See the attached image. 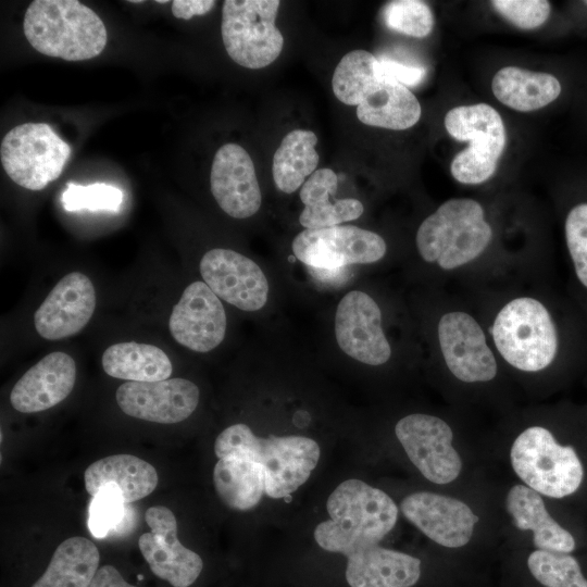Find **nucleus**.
Masks as SVG:
<instances>
[{
	"instance_id": "nucleus-17",
	"label": "nucleus",
	"mask_w": 587,
	"mask_h": 587,
	"mask_svg": "<svg viewBox=\"0 0 587 587\" xmlns=\"http://www.w3.org/2000/svg\"><path fill=\"white\" fill-rule=\"evenodd\" d=\"M226 325L221 299L200 280L184 289L168 317V330L175 341L201 353L213 350L223 341Z\"/></svg>"
},
{
	"instance_id": "nucleus-29",
	"label": "nucleus",
	"mask_w": 587,
	"mask_h": 587,
	"mask_svg": "<svg viewBox=\"0 0 587 587\" xmlns=\"http://www.w3.org/2000/svg\"><path fill=\"white\" fill-rule=\"evenodd\" d=\"M100 553L85 537L61 542L43 572L32 587H89L99 570Z\"/></svg>"
},
{
	"instance_id": "nucleus-5",
	"label": "nucleus",
	"mask_w": 587,
	"mask_h": 587,
	"mask_svg": "<svg viewBox=\"0 0 587 587\" xmlns=\"http://www.w3.org/2000/svg\"><path fill=\"white\" fill-rule=\"evenodd\" d=\"M492 339L500 355L523 372L548 367L559 349L550 312L530 297L515 298L503 305L492 325Z\"/></svg>"
},
{
	"instance_id": "nucleus-6",
	"label": "nucleus",
	"mask_w": 587,
	"mask_h": 587,
	"mask_svg": "<svg viewBox=\"0 0 587 587\" xmlns=\"http://www.w3.org/2000/svg\"><path fill=\"white\" fill-rule=\"evenodd\" d=\"M510 457L516 475L539 495L558 499L570 496L584 478L575 449L560 445L542 426L523 430L514 440Z\"/></svg>"
},
{
	"instance_id": "nucleus-9",
	"label": "nucleus",
	"mask_w": 587,
	"mask_h": 587,
	"mask_svg": "<svg viewBox=\"0 0 587 587\" xmlns=\"http://www.w3.org/2000/svg\"><path fill=\"white\" fill-rule=\"evenodd\" d=\"M71 147L45 123H25L8 132L0 147L7 175L18 186L41 190L62 173Z\"/></svg>"
},
{
	"instance_id": "nucleus-15",
	"label": "nucleus",
	"mask_w": 587,
	"mask_h": 587,
	"mask_svg": "<svg viewBox=\"0 0 587 587\" xmlns=\"http://www.w3.org/2000/svg\"><path fill=\"white\" fill-rule=\"evenodd\" d=\"M199 270L203 282L222 300L242 311L264 307L268 283L251 259L230 249L214 248L202 257Z\"/></svg>"
},
{
	"instance_id": "nucleus-14",
	"label": "nucleus",
	"mask_w": 587,
	"mask_h": 587,
	"mask_svg": "<svg viewBox=\"0 0 587 587\" xmlns=\"http://www.w3.org/2000/svg\"><path fill=\"white\" fill-rule=\"evenodd\" d=\"M438 340L445 363L458 379L478 383L496 376L495 355L480 325L469 313L444 314L438 323Z\"/></svg>"
},
{
	"instance_id": "nucleus-33",
	"label": "nucleus",
	"mask_w": 587,
	"mask_h": 587,
	"mask_svg": "<svg viewBox=\"0 0 587 587\" xmlns=\"http://www.w3.org/2000/svg\"><path fill=\"white\" fill-rule=\"evenodd\" d=\"M527 565L545 587H587L579 563L569 553L537 549L528 555Z\"/></svg>"
},
{
	"instance_id": "nucleus-12",
	"label": "nucleus",
	"mask_w": 587,
	"mask_h": 587,
	"mask_svg": "<svg viewBox=\"0 0 587 587\" xmlns=\"http://www.w3.org/2000/svg\"><path fill=\"white\" fill-rule=\"evenodd\" d=\"M145 521L150 532L138 540L151 572L173 587H189L203 569L201 557L180 544L174 513L163 505L147 509Z\"/></svg>"
},
{
	"instance_id": "nucleus-30",
	"label": "nucleus",
	"mask_w": 587,
	"mask_h": 587,
	"mask_svg": "<svg viewBox=\"0 0 587 587\" xmlns=\"http://www.w3.org/2000/svg\"><path fill=\"white\" fill-rule=\"evenodd\" d=\"M213 484L221 500L237 511L253 509L265 494L262 466L241 457L218 459L213 469Z\"/></svg>"
},
{
	"instance_id": "nucleus-36",
	"label": "nucleus",
	"mask_w": 587,
	"mask_h": 587,
	"mask_svg": "<svg viewBox=\"0 0 587 587\" xmlns=\"http://www.w3.org/2000/svg\"><path fill=\"white\" fill-rule=\"evenodd\" d=\"M125 501L114 485L102 487L92 496L89 505L88 527L90 534L98 539L107 537L123 521Z\"/></svg>"
},
{
	"instance_id": "nucleus-31",
	"label": "nucleus",
	"mask_w": 587,
	"mask_h": 587,
	"mask_svg": "<svg viewBox=\"0 0 587 587\" xmlns=\"http://www.w3.org/2000/svg\"><path fill=\"white\" fill-rule=\"evenodd\" d=\"M316 143V135L304 129H294L283 138L272 166L274 183L280 191L295 192L316 171L320 160Z\"/></svg>"
},
{
	"instance_id": "nucleus-13",
	"label": "nucleus",
	"mask_w": 587,
	"mask_h": 587,
	"mask_svg": "<svg viewBox=\"0 0 587 587\" xmlns=\"http://www.w3.org/2000/svg\"><path fill=\"white\" fill-rule=\"evenodd\" d=\"M335 335L340 349L354 360L369 365H382L391 355L383 332L382 312L367 294L352 290L338 303Z\"/></svg>"
},
{
	"instance_id": "nucleus-41",
	"label": "nucleus",
	"mask_w": 587,
	"mask_h": 587,
	"mask_svg": "<svg viewBox=\"0 0 587 587\" xmlns=\"http://www.w3.org/2000/svg\"><path fill=\"white\" fill-rule=\"evenodd\" d=\"M89 587H138L126 582L113 565L101 566Z\"/></svg>"
},
{
	"instance_id": "nucleus-43",
	"label": "nucleus",
	"mask_w": 587,
	"mask_h": 587,
	"mask_svg": "<svg viewBox=\"0 0 587 587\" xmlns=\"http://www.w3.org/2000/svg\"><path fill=\"white\" fill-rule=\"evenodd\" d=\"M586 3H587V1H586Z\"/></svg>"
},
{
	"instance_id": "nucleus-22",
	"label": "nucleus",
	"mask_w": 587,
	"mask_h": 587,
	"mask_svg": "<svg viewBox=\"0 0 587 587\" xmlns=\"http://www.w3.org/2000/svg\"><path fill=\"white\" fill-rule=\"evenodd\" d=\"M345 557L350 587H411L421 575L417 558L378 544L355 546Z\"/></svg>"
},
{
	"instance_id": "nucleus-23",
	"label": "nucleus",
	"mask_w": 587,
	"mask_h": 587,
	"mask_svg": "<svg viewBox=\"0 0 587 587\" xmlns=\"http://www.w3.org/2000/svg\"><path fill=\"white\" fill-rule=\"evenodd\" d=\"M158 473L147 461L130 454H114L91 463L84 473L87 492L95 496L102 487L114 485L125 503L150 495L158 485Z\"/></svg>"
},
{
	"instance_id": "nucleus-18",
	"label": "nucleus",
	"mask_w": 587,
	"mask_h": 587,
	"mask_svg": "<svg viewBox=\"0 0 587 587\" xmlns=\"http://www.w3.org/2000/svg\"><path fill=\"white\" fill-rule=\"evenodd\" d=\"M97 298L90 278L80 272L64 275L34 314L38 335L60 340L79 333L90 321Z\"/></svg>"
},
{
	"instance_id": "nucleus-32",
	"label": "nucleus",
	"mask_w": 587,
	"mask_h": 587,
	"mask_svg": "<svg viewBox=\"0 0 587 587\" xmlns=\"http://www.w3.org/2000/svg\"><path fill=\"white\" fill-rule=\"evenodd\" d=\"M377 64L378 58L365 50L357 49L345 54L332 79L336 98L347 105H359L380 79Z\"/></svg>"
},
{
	"instance_id": "nucleus-1",
	"label": "nucleus",
	"mask_w": 587,
	"mask_h": 587,
	"mask_svg": "<svg viewBox=\"0 0 587 587\" xmlns=\"http://www.w3.org/2000/svg\"><path fill=\"white\" fill-rule=\"evenodd\" d=\"M326 510L329 520L316 525L314 540L322 549L344 555L355 546L379 544L398 519L395 501L358 478L340 483L328 496Z\"/></svg>"
},
{
	"instance_id": "nucleus-16",
	"label": "nucleus",
	"mask_w": 587,
	"mask_h": 587,
	"mask_svg": "<svg viewBox=\"0 0 587 587\" xmlns=\"http://www.w3.org/2000/svg\"><path fill=\"white\" fill-rule=\"evenodd\" d=\"M199 388L186 378L158 382H125L116 390V402L128 416L175 424L188 419L199 403Z\"/></svg>"
},
{
	"instance_id": "nucleus-26",
	"label": "nucleus",
	"mask_w": 587,
	"mask_h": 587,
	"mask_svg": "<svg viewBox=\"0 0 587 587\" xmlns=\"http://www.w3.org/2000/svg\"><path fill=\"white\" fill-rule=\"evenodd\" d=\"M422 109L416 97L403 85L380 78L357 108L365 125L403 130L415 125Z\"/></svg>"
},
{
	"instance_id": "nucleus-20",
	"label": "nucleus",
	"mask_w": 587,
	"mask_h": 587,
	"mask_svg": "<svg viewBox=\"0 0 587 587\" xmlns=\"http://www.w3.org/2000/svg\"><path fill=\"white\" fill-rule=\"evenodd\" d=\"M210 185L215 201L232 217H250L261 207L262 196L253 161L237 143H225L216 151Z\"/></svg>"
},
{
	"instance_id": "nucleus-34",
	"label": "nucleus",
	"mask_w": 587,
	"mask_h": 587,
	"mask_svg": "<svg viewBox=\"0 0 587 587\" xmlns=\"http://www.w3.org/2000/svg\"><path fill=\"white\" fill-rule=\"evenodd\" d=\"M382 16L386 26L397 33L424 38L434 27V15L423 1L395 0L383 8Z\"/></svg>"
},
{
	"instance_id": "nucleus-27",
	"label": "nucleus",
	"mask_w": 587,
	"mask_h": 587,
	"mask_svg": "<svg viewBox=\"0 0 587 587\" xmlns=\"http://www.w3.org/2000/svg\"><path fill=\"white\" fill-rule=\"evenodd\" d=\"M491 88L501 103L521 112L541 109L561 93V84L553 75L517 66L499 70L492 78Z\"/></svg>"
},
{
	"instance_id": "nucleus-35",
	"label": "nucleus",
	"mask_w": 587,
	"mask_h": 587,
	"mask_svg": "<svg viewBox=\"0 0 587 587\" xmlns=\"http://www.w3.org/2000/svg\"><path fill=\"white\" fill-rule=\"evenodd\" d=\"M61 201L63 208L70 212L83 209L117 212L123 202V192L120 188L103 183L82 186L70 182Z\"/></svg>"
},
{
	"instance_id": "nucleus-42",
	"label": "nucleus",
	"mask_w": 587,
	"mask_h": 587,
	"mask_svg": "<svg viewBox=\"0 0 587 587\" xmlns=\"http://www.w3.org/2000/svg\"><path fill=\"white\" fill-rule=\"evenodd\" d=\"M157 2H158V3H166V2H168V1H166V0H164V1H163V0H158Z\"/></svg>"
},
{
	"instance_id": "nucleus-28",
	"label": "nucleus",
	"mask_w": 587,
	"mask_h": 587,
	"mask_svg": "<svg viewBox=\"0 0 587 587\" xmlns=\"http://www.w3.org/2000/svg\"><path fill=\"white\" fill-rule=\"evenodd\" d=\"M103 371L127 382H158L170 378L173 367L159 347L136 341L117 342L102 353Z\"/></svg>"
},
{
	"instance_id": "nucleus-37",
	"label": "nucleus",
	"mask_w": 587,
	"mask_h": 587,
	"mask_svg": "<svg viewBox=\"0 0 587 587\" xmlns=\"http://www.w3.org/2000/svg\"><path fill=\"white\" fill-rule=\"evenodd\" d=\"M565 240L575 275L587 289V203H579L569 212Z\"/></svg>"
},
{
	"instance_id": "nucleus-19",
	"label": "nucleus",
	"mask_w": 587,
	"mask_h": 587,
	"mask_svg": "<svg viewBox=\"0 0 587 587\" xmlns=\"http://www.w3.org/2000/svg\"><path fill=\"white\" fill-rule=\"evenodd\" d=\"M400 509L425 536L447 548L466 545L478 522L477 515L464 502L429 491L407 496Z\"/></svg>"
},
{
	"instance_id": "nucleus-11",
	"label": "nucleus",
	"mask_w": 587,
	"mask_h": 587,
	"mask_svg": "<svg viewBox=\"0 0 587 587\" xmlns=\"http://www.w3.org/2000/svg\"><path fill=\"white\" fill-rule=\"evenodd\" d=\"M396 436L408 458L432 483L453 482L462 469L461 458L452 447V430L441 419L423 413L398 421Z\"/></svg>"
},
{
	"instance_id": "nucleus-4",
	"label": "nucleus",
	"mask_w": 587,
	"mask_h": 587,
	"mask_svg": "<svg viewBox=\"0 0 587 587\" xmlns=\"http://www.w3.org/2000/svg\"><path fill=\"white\" fill-rule=\"evenodd\" d=\"M491 237L483 207L473 199L454 198L422 222L415 241L424 261L451 271L478 258Z\"/></svg>"
},
{
	"instance_id": "nucleus-7",
	"label": "nucleus",
	"mask_w": 587,
	"mask_h": 587,
	"mask_svg": "<svg viewBox=\"0 0 587 587\" xmlns=\"http://www.w3.org/2000/svg\"><path fill=\"white\" fill-rule=\"evenodd\" d=\"M448 134L469 147L452 160V176L462 184L476 185L489 179L496 172L505 147V128L500 114L486 103L461 105L445 116Z\"/></svg>"
},
{
	"instance_id": "nucleus-3",
	"label": "nucleus",
	"mask_w": 587,
	"mask_h": 587,
	"mask_svg": "<svg viewBox=\"0 0 587 587\" xmlns=\"http://www.w3.org/2000/svg\"><path fill=\"white\" fill-rule=\"evenodd\" d=\"M24 35L38 52L66 61L89 60L107 45L100 17L76 0H35L24 15Z\"/></svg>"
},
{
	"instance_id": "nucleus-21",
	"label": "nucleus",
	"mask_w": 587,
	"mask_h": 587,
	"mask_svg": "<svg viewBox=\"0 0 587 587\" xmlns=\"http://www.w3.org/2000/svg\"><path fill=\"white\" fill-rule=\"evenodd\" d=\"M76 379L74 359L65 352H51L26 371L10 394L13 409L21 413L48 410L63 401Z\"/></svg>"
},
{
	"instance_id": "nucleus-10",
	"label": "nucleus",
	"mask_w": 587,
	"mask_h": 587,
	"mask_svg": "<svg viewBox=\"0 0 587 587\" xmlns=\"http://www.w3.org/2000/svg\"><path fill=\"white\" fill-rule=\"evenodd\" d=\"M291 247L299 261L325 270L374 263L387 250L378 234L353 225L304 229L294 238Z\"/></svg>"
},
{
	"instance_id": "nucleus-39",
	"label": "nucleus",
	"mask_w": 587,
	"mask_h": 587,
	"mask_svg": "<svg viewBox=\"0 0 587 587\" xmlns=\"http://www.w3.org/2000/svg\"><path fill=\"white\" fill-rule=\"evenodd\" d=\"M376 71L379 78L399 83L407 88L421 84L426 76L424 66L403 64L385 57L378 58Z\"/></svg>"
},
{
	"instance_id": "nucleus-24",
	"label": "nucleus",
	"mask_w": 587,
	"mask_h": 587,
	"mask_svg": "<svg viewBox=\"0 0 587 587\" xmlns=\"http://www.w3.org/2000/svg\"><path fill=\"white\" fill-rule=\"evenodd\" d=\"M338 177L330 168L316 170L302 185L300 200L304 208L299 216L305 229L332 227L354 221L363 213V204L353 198L335 199Z\"/></svg>"
},
{
	"instance_id": "nucleus-2",
	"label": "nucleus",
	"mask_w": 587,
	"mask_h": 587,
	"mask_svg": "<svg viewBox=\"0 0 587 587\" xmlns=\"http://www.w3.org/2000/svg\"><path fill=\"white\" fill-rule=\"evenodd\" d=\"M214 453L218 459L235 455L259 463L265 475V494L280 499L295 492L316 467L321 449L309 437L288 435L257 436L242 423L226 427L216 437Z\"/></svg>"
},
{
	"instance_id": "nucleus-8",
	"label": "nucleus",
	"mask_w": 587,
	"mask_h": 587,
	"mask_svg": "<svg viewBox=\"0 0 587 587\" xmlns=\"http://www.w3.org/2000/svg\"><path fill=\"white\" fill-rule=\"evenodd\" d=\"M278 0H226L222 9L221 33L230 59L247 68L273 63L284 47L275 21Z\"/></svg>"
},
{
	"instance_id": "nucleus-40",
	"label": "nucleus",
	"mask_w": 587,
	"mask_h": 587,
	"mask_svg": "<svg viewBox=\"0 0 587 587\" xmlns=\"http://www.w3.org/2000/svg\"><path fill=\"white\" fill-rule=\"evenodd\" d=\"M215 4L213 0H174L171 10L176 18L190 20L195 15L207 14Z\"/></svg>"
},
{
	"instance_id": "nucleus-38",
	"label": "nucleus",
	"mask_w": 587,
	"mask_h": 587,
	"mask_svg": "<svg viewBox=\"0 0 587 587\" xmlns=\"http://www.w3.org/2000/svg\"><path fill=\"white\" fill-rule=\"evenodd\" d=\"M491 4L502 17L522 29L541 26L550 14V2L545 0H495Z\"/></svg>"
},
{
	"instance_id": "nucleus-25",
	"label": "nucleus",
	"mask_w": 587,
	"mask_h": 587,
	"mask_svg": "<svg viewBox=\"0 0 587 587\" xmlns=\"http://www.w3.org/2000/svg\"><path fill=\"white\" fill-rule=\"evenodd\" d=\"M505 505L517 528L533 530L537 549L561 553L575 549L572 534L551 517L535 490L524 485L513 486L507 495Z\"/></svg>"
}]
</instances>
